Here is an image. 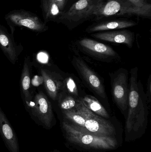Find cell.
Returning a JSON list of instances; mask_svg holds the SVG:
<instances>
[{
	"label": "cell",
	"instance_id": "1",
	"mask_svg": "<svg viewBox=\"0 0 151 152\" xmlns=\"http://www.w3.org/2000/svg\"><path fill=\"white\" fill-rule=\"evenodd\" d=\"M128 107L125 122V141L134 142L141 138L148 126L149 107L142 80L138 79V68L130 71Z\"/></svg>",
	"mask_w": 151,
	"mask_h": 152
},
{
	"label": "cell",
	"instance_id": "2",
	"mask_svg": "<svg viewBox=\"0 0 151 152\" xmlns=\"http://www.w3.org/2000/svg\"><path fill=\"white\" fill-rule=\"evenodd\" d=\"M61 131L66 146L82 152H105L119 147L118 138L98 136L84 132L65 121L61 122Z\"/></svg>",
	"mask_w": 151,
	"mask_h": 152
},
{
	"label": "cell",
	"instance_id": "3",
	"mask_svg": "<svg viewBox=\"0 0 151 152\" xmlns=\"http://www.w3.org/2000/svg\"><path fill=\"white\" fill-rule=\"evenodd\" d=\"M32 119L38 126L50 130L56 123L51 102L43 91H39L29 103L25 104Z\"/></svg>",
	"mask_w": 151,
	"mask_h": 152
},
{
	"label": "cell",
	"instance_id": "4",
	"mask_svg": "<svg viewBox=\"0 0 151 152\" xmlns=\"http://www.w3.org/2000/svg\"><path fill=\"white\" fill-rule=\"evenodd\" d=\"M71 62L84 86L104 104L109 106V101L102 78L82 58L74 56Z\"/></svg>",
	"mask_w": 151,
	"mask_h": 152
},
{
	"label": "cell",
	"instance_id": "5",
	"mask_svg": "<svg viewBox=\"0 0 151 152\" xmlns=\"http://www.w3.org/2000/svg\"><path fill=\"white\" fill-rule=\"evenodd\" d=\"M105 0H79L74 4L67 11H65L60 22L69 29L75 28L89 18Z\"/></svg>",
	"mask_w": 151,
	"mask_h": 152
},
{
	"label": "cell",
	"instance_id": "6",
	"mask_svg": "<svg viewBox=\"0 0 151 152\" xmlns=\"http://www.w3.org/2000/svg\"><path fill=\"white\" fill-rule=\"evenodd\" d=\"M79 109L85 118V124L83 128H79L74 126L75 128L98 136L117 138V126L112 118H105L97 115L85 107L83 104Z\"/></svg>",
	"mask_w": 151,
	"mask_h": 152
},
{
	"label": "cell",
	"instance_id": "7",
	"mask_svg": "<svg viewBox=\"0 0 151 152\" xmlns=\"http://www.w3.org/2000/svg\"><path fill=\"white\" fill-rule=\"evenodd\" d=\"M4 19L14 34L16 27H25L38 33L46 32L48 29L47 23L35 13L23 9L10 11L4 16Z\"/></svg>",
	"mask_w": 151,
	"mask_h": 152
},
{
	"label": "cell",
	"instance_id": "8",
	"mask_svg": "<svg viewBox=\"0 0 151 152\" xmlns=\"http://www.w3.org/2000/svg\"><path fill=\"white\" fill-rule=\"evenodd\" d=\"M109 75L113 102L126 118L129 92L128 71L126 69L121 68L109 73Z\"/></svg>",
	"mask_w": 151,
	"mask_h": 152
},
{
	"label": "cell",
	"instance_id": "9",
	"mask_svg": "<svg viewBox=\"0 0 151 152\" xmlns=\"http://www.w3.org/2000/svg\"><path fill=\"white\" fill-rule=\"evenodd\" d=\"M76 45L80 52L96 60L109 63L119 61L121 59L111 47L90 38L80 39Z\"/></svg>",
	"mask_w": 151,
	"mask_h": 152
},
{
	"label": "cell",
	"instance_id": "10",
	"mask_svg": "<svg viewBox=\"0 0 151 152\" xmlns=\"http://www.w3.org/2000/svg\"><path fill=\"white\" fill-rule=\"evenodd\" d=\"M0 48L10 62L16 64L23 50L21 45H18L13 34H10L5 27L0 24Z\"/></svg>",
	"mask_w": 151,
	"mask_h": 152
},
{
	"label": "cell",
	"instance_id": "11",
	"mask_svg": "<svg viewBox=\"0 0 151 152\" xmlns=\"http://www.w3.org/2000/svg\"><path fill=\"white\" fill-rule=\"evenodd\" d=\"M0 135L5 147L9 152H20L19 143L17 134L1 107Z\"/></svg>",
	"mask_w": 151,
	"mask_h": 152
},
{
	"label": "cell",
	"instance_id": "12",
	"mask_svg": "<svg viewBox=\"0 0 151 152\" xmlns=\"http://www.w3.org/2000/svg\"><path fill=\"white\" fill-rule=\"evenodd\" d=\"M91 36L105 42L126 45L129 48L133 47L135 41L134 33L126 29L93 33Z\"/></svg>",
	"mask_w": 151,
	"mask_h": 152
},
{
	"label": "cell",
	"instance_id": "13",
	"mask_svg": "<svg viewBox=\"0 0 151 152\" xmlns=\"http://www.w3.org/2000/svg\"><path fill=\"white\" fill-rule=\"evenodd\" d=\"M40 72L47 94L53 101H56L59 94L63 88L64 77L45 69H41Z\"/></svg>",
	"mask_w": 151,
	"mask_h": 152
},
{
	"label": "cell",
	"instance_id": "14",
	"mask_svg": "<svg viewBox=\"0 0 151 152\" xmlns=\"http://www.w3.org/2000/svg\"><path fill=\"white\" fill-rule=\"evenodd\" d=\"M32 64L29 56L25 57L20 77V88L24 104L29 103L33 100L31 80Z\"/></svg>",
	"mask_w": 151,
	"mask_h": 152
},
{
	"label": "cell",
	"instance_id": "15",
	"mask_svg": "<svg viewBox=\"0 0 151 152\" xmlns=\"http://www.w3.org/2000/svg\"><path fill=\"white\" fill-rule=\"evenodd\" d=\"M136 25H137V23L132 20H107L89 26L86 29V32L89 34H93L97 32L122 29L131 27Z\"/></svg>",
	"mask_w": 151,
	"mask_h": 152
},
{
	"label": "cell",
	"instance_id": "16",
	"mask_svg": "<svg viewBox=\"0 0 151 152\" xmlns=\"http://www.w3.org/2000/svg\"><path fill=\"white\" fill-rule=\"evenodd\" d=\"M129 3L125 0H105L95 12L97 20L114 15L118 16Z\"/></svg>",
	"mask_w": 151,
	"mask_h": 152
},
{
	"label": "cell",
	"instance_id": "17",
	"mask_svg": "<svg viewBox=\"0 0 151 152\" xmlns=\"http://www.w3.org/2000/svg\"><path fill=\"white\" fill-rule=\"evenodd\" d=\"M40 7L41 9L44 22L49 21L59 23L65 11H62L59 6L51 0H40Z\"/></svg>",
	"mask_w": 151,
	"mask_h": 152
},
{
	"label": "cell",
	"instance_id": "18",
	"mask_svg": "<svg viewBox=\"0 0 151 152\" xmlns=\"http://www.w3.org/2000/svg\"><path fill=\"white\" fill-rule=\"evenodd\" d=\"M81 101L85 107L97 115L105 118H111L110 114L105 107L95 97L90 95L86 94L81 98Z\"/></svg>",
	"mask_w": 151,
	"mask_h": 152
},
{
	"label": "cell",
	"instance_id": "19",
	"mask_svg": "<svg viewBox=\"0 0 151 152\" xmlns=\"http://www.w3.org/2000/svg\"><path fill=\"white\" fill-rule=\"evenodd\" d=\"M56 101L61 112L77 110L82 104L81 99L67 94L63 91L59 94Z\"/></svg>",
	"mask_w": 151,
	"mask_h": 152
},
{
	"label": "cell",
	"instance_id": "20",
	"mask_svg": "<svg viewBox=\"0 0 151 152\" xmlns=\"http://www.w3.org/2000/svg\"><path fill=\"white\" fill-rule=\"evenodd\" d=\"M80 88L77 80L74 78L73 76L70 74L64 77L62 91L76 98L81 99L84 96L81 94Z\"/></svg>",
	"mask_w": 151,
	"mask_h": 152
},
{
	"label": "cell",
	"instance_id": "21",
	"mask_svg": "<svg viewBox=\"0 0 151 152\" xmlns=\"http://www.w3.org/2000/svg\"><path fill=\"white\" fill-rule=\"evenodd\" d=\"M132 5L142 8H151V4L147 0H125Z\"/></svg>",
	"mask_w": 151,
	"mask_h": 152
},
{
	"label": "cell",
	"instance_id": "22",
	"mask_svg": "<svg viewBox=\"0 0 151 152\" xmlns=\"http://www.w3.org/2000/svg\"><path fill=\"white\" fill-rule=\"evenodd\" d=\"M146 99L148 103L150 104L151 101V76L150 75L147 82V90L145 93Z\"/></svg>",
	"mask_w": 151,
	"mask_h": 152
},
{
	"label": "cell",
	"instance_id": "23",
	"mask_svg": "<svg viewBox=\"0 0 151 152\" xmlns=\"http://www.w3.org/2000/svg\"><path fill=\"white\" fill-rule=\"evenodd\" d=\"M55 2L62 11H65L64 8L68 0H51Z\"/></svg>",
	"mask_w": 151,
	"mask_h": 152
},
{
	"label": "cell",
	"instance_id": "24",
	"mask_svg": "<svg viewBox=\"0 0 151 152\" xmlns=\"http://www.w3.org/2000/svg\"><path fill=\"white\" fill-rule=\"evenodd\" d=\"M50 152H61L59 150H57V149H55L53 151H51Z\"/></svg>",
	"mask_w": 151,
	"mask_h": 152
}]
</instances>
